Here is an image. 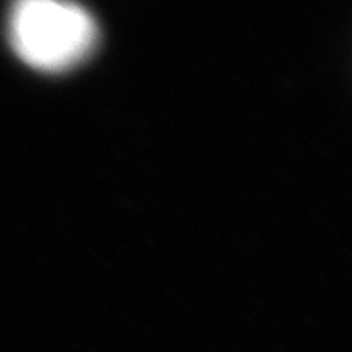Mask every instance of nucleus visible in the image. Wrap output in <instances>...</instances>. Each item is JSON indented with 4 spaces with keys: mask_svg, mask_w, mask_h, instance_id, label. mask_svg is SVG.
I'll use <instances>...</instances> for the list:
<instances>
[{
    "mask_svg": "<svg viewBox=\"0 0 352 352\" xmlns=\"http://www.w3.org/2000/svg\"><path fill=\"white\" fill-rule=\"evenodd\" d=\"M98 30L92 16L67 0H16L10 43L18 57L38 71L59 73L85 61Z\"/></svg>",
    "mask_w": 352,
    "mask_h": 352,
    "instance_id": "1",
    "label": "nucleus"
}]
</instances>
